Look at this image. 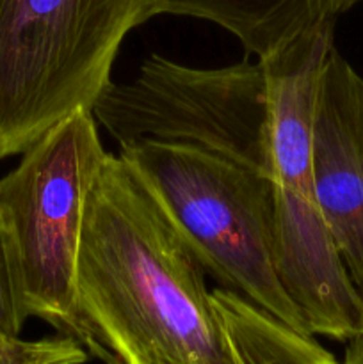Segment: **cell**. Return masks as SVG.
Here are the masks:
<instances>
[{
    "instance_id": "cell-1",
    "label": "cell",
    "mask_w": 363,
    "mask_h": 364,
    "mask_svg": "<svg viewBox=\"0 0 363 364\" xmlns=\"http://www.w3.org/2000/svg\"><path fill=\"white\" fill-rule=\"evenodd\" d=\"M201 263L120 155L88 194L77 265L80 345L105 364H342Z\"/></svg>"
},
{
    "instance_id": "cell-2",
    "label": "cell",
    "mask_w": 363,
    "mask_h": 364,
    "mask_svg": "<svg viewBox=\"0 0 363 364\" xmlns=\"http://www.w3.org/2000/svg\"><path fill=\"white\" fill-rule=\"evenodd\" d=\"M337 21L305 32L255 63L191 68L162 55L142 60L125 84L110 82L93 105L117 144H189L269 178L312 176L315 92Z\"/></svg>"
},
{
    "instance_id": "cell-3",
    "label": "cell",
    "mask_w": 363,
    "mask_h": 364,
    "mask_svg": "<svg viewBox=\"0 0 363 364\" xmlns=\"http://www.w3.org/2000/svg\"><path fill=\"white\" fill-rule=\"evenodd\" d=\"M155 0H0V160L91 110Z\"/></svg>"
},
{
    "instance_id": "cell-4",
    "label": "cell",
    "mask_w": 363,
    "mask_h": 364,
    "mask_svg": "<svg viewBox=\"0 0 363 364\" xmlns=\"http://www.w3.org/2000/svg\"><path fill=\"white\" fill-rule=\"evenodd\" d=\"M142 187L205 272L308 336L274 267V183L189 144H121Z\"/></svg>"
},
{
    "instance_id": "cell-5",
    "label": "cell",
    "mask_w": 363,
    "mask_h": 364,
    "mask_svg": "<svg viewBox=\"0 0 363 364\" xmlns=\"http://www.w3.org/2000/svg\"><path fill=\"white\" fill-rule=\"evenodd\" d=\"M105 156L95 116L78 110L28 146L0 180V212L21 311L78 343V249L85 201Z\"/></svg>"
},
{
    "instance_id": "cell-6",
    "label": "cell",
    "mask_w": 363,
    "mask_h": 364,
    "mask_svg": "<svg viewBox=\"0 0 363 364\" xmlns=\"http://www.w3.org/2000/svg\"><path fill=\"white\" fill-rule=\"evenodd\" d=\"M312 180L324 223L363 297V77L335 46L317 84Z\"/></svg>"
},
{
    "instance_id": "cell-7",
    "label": "cell",
    "mask_w": 363,
    "mask_h": 364,
    "mask_svg": "<svg viewBox=\"0 0 363 364\" xmlns=\"http://www.w3.org/2000/svg\"><path fill=\"white\" fill-rule=\"evenodd\" d=\"M274 267L308 336H363V297L352 283L313 188L274 183Z\"/></svg>"
},
{
    "instance_id": "cell-8",
    "label": "cell",
    "mask_w": 363,
    "mask_h": 364,
    "mask_svg": "<svg viewBox=\"0 0 363 364\" xmlns=\"http://www.w3.org/2000/svg\"><path fill=\"white\" fill-rule=\"evenodd\" d=\"M362 0H155V16L212 21L233 34L256 59L278 52L305 32L337 21Z\"/></svg>"
},
{
    "instance_id": "cell-9",
    "label": "cell",
    "mask_w": 363,
    "mask_h": 364,
    "mask_svg": "<svg viewBox=\"0 0 363 364\" xmlns=\"http://www.w3.org/2000/svg\"><path fill=\"white\" fill-rule=\"evenodd\" d=\"M25 322L27 318L21 311L16 288H14L6 230H4L2 212H0V333L13 338L20 336Z\"/></svg>"
},
{
    "instance_id": "cell-10",
    "label": "cell",
    "mask_w": 363,
    "mask_h": 364,
    "mask_svg": "<svg viewBox=\"0 0 363 364\" xmlns=\"http://www.w3.org/2000/svg\"><path fill=\"white\" fill-rule=\"evenodd\" d=\"M39 354L38 341H25L20 336H6L0 333V363L28 364Z\"/></svg>"
},
{
    "instance_id": "cell-11",
    "label": "cell",
    "mask_w": 363,
    "mask_h": 364,
    "mask_svg": "<svg viewBox=\"0 0 363 364\" xmlns=\"http://www.w3.org/2000/svg\"><path fill=\"white\" fill-rule=\"evenodd\" d=\"M342 364H363V336L349 341L345 359Z\"/></svg>"
}]
</instances>
